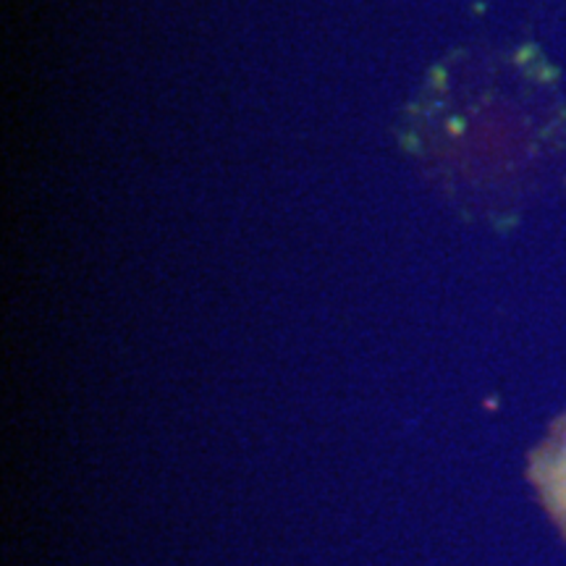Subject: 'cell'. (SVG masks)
Instances as JSON below:
<instances>
[{
	"instance_id": "cell-1",
	"label": "cell",
	"mask_w": 566,
	"mask_h": 566,
	"mask_svg": "<svg viewBox=\"0 0 566 566\" xmlns=\"http://www.w3.org/2000/svg\"><path fill=\"white\" fill-rule=\"evenodd\" d=\"M527 475L551 520L566 537V412L551 424L546 441L533 449Z\"/></svg>"
}]
</instances>
